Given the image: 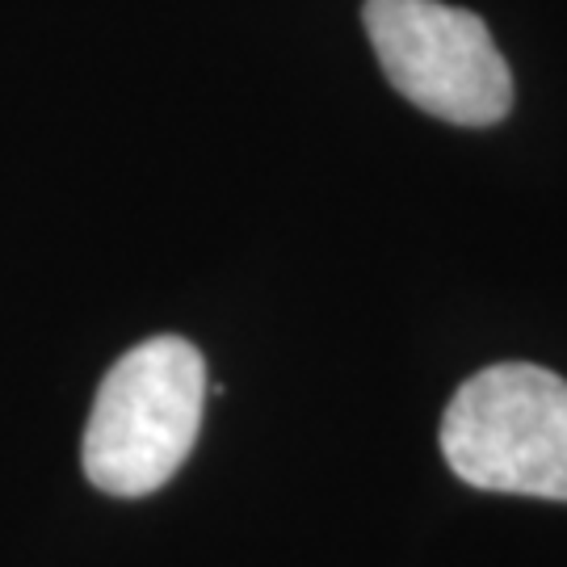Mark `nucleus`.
<instances>
[{"instance_id":"1","label":"nucleus","mask_w":567,"mask_h":567,"mask_svg":"<svg viewBox=\"0 0 567 567\" xmlns=\"http://www.w3.org/2000/svg\"><path fill=\"white\" fill-rule=\"evenodd\" d=\"M206 362L182 337H152L122 353L97 386L84 425L81 463L89 484L110 496L164 487L203 429Z\"/></svg>"},{"instance_id":"2","label":"nucleus","mask_w":567,"mask_h":567,"mask_svg":"<svg viewBox=\"0 0 567 567\" xmlns=\"http://www.w3.org/2000/svg\"><path fill=\"white\" fill-rule=\"evenodd\" d=\"M442 454L466 487L567 501V379L534 362L471 374L442 416Z\"/></svg>"},{"instance_id":"3","label":"nucleus","mask_w":567,"mask_h":567,"mask_svg":"<svg viewBox=\"0 0 567 567\" xmlns=\"http://www.w3.org/2000/svg\"><path fill=\"white\" fill-rule=\"evenodd\" d=\"M365 34L391 89L454 126H492L513 110V76L484 18L442 0H365Z\"/></svg>"}]
</instances>
